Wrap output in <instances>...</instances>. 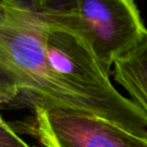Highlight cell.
Returning <instances> with one entry per match:
<instances>
[{
    "label": "cell",
    "mask_w": 147,
    "mask_h": 147,
    "mask_svg": "<svg viewBox=\"0 0 147 147\" xmlns=\"http://www.w3.org/2000/svg\"><path fill=\"white\" fill-rule=\"evenodd\" d=\"M0 79L7 81L9 91L29 96L31 105L55 107L103 119L95 105L65 88L49 69L45 19L38 1H0Z\"/></svg>",
    "instance_id": "6da1fadb"
},
{
    "label": "cell",
    "mask_w": 147,
    "mask_h": 147,
    "mask_svg": "<svg viewBox=\"0 0 147 147\" xmlns=\"http://www.w3.org/2000/svg\"><path fill=\"white\" fill-rule=\"evenodd\" d=\"M42 15L45 59L55 78L95 105L105 121L138 137L146 136L147 118L130 99L114 88L87 38L75 29L49 19L43 12Z\"/></svg>",
    "instance_id": "7a4b0ae2"
},
{
    "label": "cell",
    "mask_w": 147,
    "mask_h": 147,
    "mask_svg": "<svg viewBox=\"0 0 147 147\" xmlns=\"http://www.w3.org/2000/svg\"><path fill=\"white\" fill-rule=\"evenodd\" d=\"M38 2L49 19L87 38L109 76L111 67L147 37V28L132 0Z\"/></svg>",
    "instance_id": "3957f363"
},
{
    "label": "cell",
    "mask_w": 147,
    "mask_h": 147,
    "mask_svg": "<svg viewBox=\"0 0 147 147\" xmlns=\"http://www.w3.org/2000/svg\"><path fill=\"white\" fill-rule=\"evenodd\" d=\"M30 131L45 147H147L138 137L91 114L32 104Z\"/></svg>",
    "instance_id": "277c9868"
},
{
    "label": "cell",
    "mask_w": 147,
    "mask_h": 147,
    "mask_svg": "<svg viewBox=\"0 0 147 147\" xmlns=\"http://www.w3.org/2000/svg\"><path fill=\"white\" fill-rule=\"evenodd\" d=\"M113 75L147 118V37L114 63Z\"/></svg>",
    "instance_id": "5b68a950"
},
{
    "label": "cell",
    "mask_w": 147,
    "mask_h": 147,
    "mask_svg": "<svg viewBox=\"0 0 147 147\" xmlns=\"http://www.w3.org/2000/svg\"><path fill=\"white\" fill-rule=\"evenodd\" d=\"M0 147H32L20 138L12 128L0 127Z\"/></svg>",
    "instance_id": "8992f818"
},
{
    "label": "cell",
    "mask_w": 147,
    "mask_h": 147,
    "mask_svg": "<svg viewBox=\"0 0 147 147\" xmlns=\"http://www.w3.org/2000/svg\"><path fill=\"white\" fill-rule=\"evenodd\" d=\"M0 127H2V128H11L10 126H9V124L6 122V121L4 120V119L2 118V116H1V114H0Z\"/></svg>",
    "instance_id": "52a82bcc"
}]
</instances>
